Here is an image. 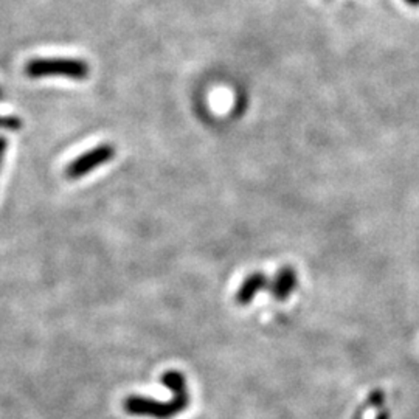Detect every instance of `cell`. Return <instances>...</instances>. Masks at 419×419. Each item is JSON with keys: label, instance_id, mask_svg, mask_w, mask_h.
Returning <instances> with one entry per match:
<instances>
[{"label": "cell", "instance_id": "obj_8", "mask_svg": "<svg viewBox=\"0 0 419 419\" xmlns=\"http://www.w3.org/2000/svg\"><path fill=\"white\" fill-rule=\"evenodd\" d=\"M406 2L412 6H419V0H406Z\"/></svg>", "mask_w": 419, "mask_h": 419}, {"label": "cell", "instance_id": "obj_7", "mask_svg": "<svg viewBox=\"0 0 419 419\" xmlns=\"http://www.w3.org/2000/svg\"><path fill=\"white\" fill-rule=\"evenodd\" d=\"M6 148H8V140L5 137H0V171H2V166H4Z\"/></svg>", "mask_w": 419, "mask_h": 419}, {"label": "cell", "instance_id": "obj_3", "mask_svg": "<svg viewBox=\"0 0 419 419\" xmlns=\"http://www.w3.org/2000/svg\"><path fill=\"white\" fill-rule=\"evenodd\" d=\"M115 157V146L109 143H102L95 146L94 149L87 151V153L81 154L80 157L75 158L73 162L69 163L65 168V175L72 180H77L84 178V175L90 174L95 168L103 166L109 163Z\"/></svg>", "mask_w": 419, "mask_h": 419}, {"label": "cell", "instance_id": "obj_4", "mask_svg": "<svg viewBox=\"0 0 419 419\" xmlns=\"http://www.w3.org/2000/svg\"><path fill=\"white\" fill-rule=\"evenodd\" d=\"M298 284V276L295 269L292 266H283L281 269L276 272L275 278L269 283V290L272 297L278 301H286L290 293L295 290Z\"/></svg>", "mask_w": 419, "mask_h": 419}, {"label": "cell", "instance_id": "obj_6", "mask_svg": "<svg viewBox=\"0 0 419 419\" xmlns=\"http://www.w3.org/2000/svg\"><path fill=\"white\" fill-rule=\"evenodd\" d=\"M2 90H0V99H2ZM22 128V121L18 116H0V129L19 131Z\"/></svg>", "mask_w": 419, "mask_h": 419}, {"label": "cell", "instance_id": "obj_2", "mask_svg": "<svg viewBox=\"0 0 419 419\" xmlns=\"http://www.w3.org/2000/svg\"><path fill=\"white\" fill-rule=\"evenodd\" d=\"M25 73L30 78L62 77L82 81L89 78L90 65L80 58H35L25 65Z\"/></svg>", "mask_w": 419, "mask_h": 419}, {"label": "cell", "instance_id": "obj_5", "mask_svg": "<svg viewBox=\"0 0 419 419\" xmlns=\"http://www.w3.org/2000/svg\"><path fill=\"white\" fill-rule=\"evenodd\" d=\"M269 280H267V276L261 272H254L250 273L247 278L244 280V283L241 284L239 290L236 292V303L241 306H246L249 305L251 300L255 298L256 293L259 290H264V289H269Z\"/></svg>", "mask_w": 419, "mask_h": 419}, {"label": "cell", "instance_id": "obj_1", "mask_svg": "<svg viewBox=\"0 0 419 419\" xmlns=\"http://www.w3.org/2000/svg\"><path fill=\"white\" fill-rule=\"evenodd\" d=\"M162 381L174 395L170 402H158L141 396H129L123 402L126 413L156 419H171L182 413L190 404V393L185 377L179 371H166L162 376Z\"/></svg>", "mask_w": 419, "mask_h": 419}]
</instances>
